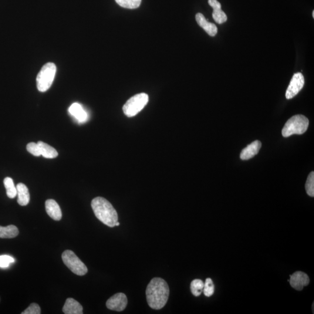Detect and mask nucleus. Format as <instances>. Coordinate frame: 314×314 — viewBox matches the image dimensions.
<instances>
[{"label":"nucleus","instance_id":"f257e3e1","mask_svg":"<svg viewBox=\"0 0 314 314\" xmlns=\"http://www.w3.org/2000/svg\"><path fill=\"white\" fill-rule=\"evenodd\" d=\"M170 295V288L166 281L160 278H154L146 289L148 306L154 310H160L166 305Z\"/></svg>","mask_w":314,"mask_h":314},{"label":"nucleus","instance_id":"f03ea898","mask_svg":"<svg viewBox=\"0 0 314 314\" xmlns=\"http://www.w3.org/2000/svg\"><path fill=\"white\" fill-rule=\"evenodd\" d=\"M92 207L96 217L104 224L113 228L118 220L117 212L106 198L97 197L92 201Z\"/></svg>","mask_w":314,"mask_h":314},{"label":"nucleus","instance_id":"7ed1b4c3","mask_svg":"<svg viewBox=\"0 0 314 314\" xmlns=\"http://www.w3.org/2000/svg\"><path fill=\"white\" fill-rule=\"evenodd\" d=\"M309 121L303 115H296L287 121L282 129L283 137H288L293 134H302L308 129Z\"/></svg>","mask_w":314,"mask_h":314},{"label":"nucleus","instance_id":"20e7f679","mask_svg":"<svg viewBox=\"0 0 314 314\" xmlns=\"http://www.w3.org/2000/svg\"><path fill=\"white\" fill-rule=\"evenodd\" d=\"M57 71L55 63H49L44 65L38 76H37V87L40 92H45L52 85Z\"/></svg>","mask_w":314,"mask_h":314},{"label":"nucleus","instance_id":"39448f33","mask_svg":"<svg viewBox=\"0 0 314 314\" xmlns=\"http://www.w3.org/2000/svg\"><path fill=\"white\" fill-rule=\"evenodd\" d=\"M148 102L146 93L137 94L127 101L123 107V111L127 117H133L140 113Z\"/></svg>","mask_w":314,"mask_h":314},{"label":"nucleus","instance_id":"423d86ee","mask_svg":"<svg viewBox=\"0 0 314 314\" xmlns=\"http://www.w3.org/2000/svg\"><path fill=\"white\" fill-rule=\"evenodd\" d=\"M62 259L67 267L77 275L83 276L88 272L85 264L71 251H64L62 254Z\"/></svg>","mask_w":314,"mask_h":314},{"label":"nucleus","instance_id":"0eeeda50","mask_svg":"<svg viewBox=\"0 0 314 314\" xmlns=\"http://www.w3.org/2000/svg\"><path fill=\"white\" fill-rule=\"evenodd\" d=\"M305 85V78L303 74L300 72L296 73L292 77L291 81L286 90V98L287 99H291L295 97Z\"/></svg>","mask_w":314,"mask_h":314},{"label":"nucleus","instance_id":"6e6552de","mask_svg":"<svg viewBox=\"0 0 314 314\" xmlns=\"http://www.w3.org/2000/svg\"><path fill=\"white\" fill-rule=\"evenodd\" d=\"M127 305V299L123 293H118L114 295L107 300L106 306L111 310L116 312H123Z\"/></svg>","mask_w":314,"mask_h":314},{"label":"nucleus","instance_id":"1a4fd4ad","mask_svg":"<svg viewBox=\"0 0 314 314\" xmlns=\"http://www.w3.org/2000/svg\"><path fill=\"white\" fill-rule=\"evenodd\" d=\"M289 282L293 289L300 291L303 289L304 287L309 285L310 278L306 273L298 271L290 276Z\"/></svg>","mask_w":314,"mask_h":314},{"label":"nucleus","instance_id":"9d476101","mask_svg":"<svg viewBox=\"0 0 314 314\" xmlns=\"http://www.w3.org/2000/svg\"><path fill=\"white\" fill-rule=\"evenodd\" d=\"M46 210L47 214L55 221H60L62 218V211L58 203L53 199L46 201Z\"/></svg>","mask_w":314,"mask_h":314},{"label":"nucleus","instance_id":"9b49d317","mask_svg":"<svg viewBox=\"0 0 314 314\" xmlns=\"http://www.w3.org/2000/svg\"><path fill=\"white\" fill-rule=\"evenodd\" d=\"M208 4L214 9L213 12H212V17L216 22L218 24H222L227 21V16L221 9L220 2H218L217 0H208Z\"/></svg>","mask_w":314,"mask_h":314},{"label":"nucleus","instance_id":"f8f14e48","mask_svg":"<svg viewBox=\"0 0 314 314\" xmlns=\"http://www.w3.org/2000/svg\"><path fill=\"white\" fill-rule=\"evenodd\" d=\"M195 19L198 25L203 29L210 36H215L218 32L217 27L214 23L208 22L205 16L201 13H197Z\"/></svg>","mask_w":314,"mask_h":314},{"label":"nucleus","instance_id":"ddd939ff","mask_svg":"<svg viewBox=\"0 0 314 314\" xmlns=\"http://www.w3.org/2000/svg\"><path fill=\"white\" fill-rule=\"evenodd\" d=\"M261 147V143L258 140L253 141L251 144L243 149L241 154V158L243 160H248L254 157L258 153Z\"/></svg>","mask_w":314,"mask_h":314},{"label":"nucleus","instance_id":"4468645a","mask_svg":"<svg viewBox=\"0 0 314 314\" xmlns=\"http://www.w3.org/2000/svg\"><path fill=\"white\" fill-rule=\"evenodd\" d=\"M63 313L65 314H82L83 307L76 300L72 298L66 300L63 309Z\"/></svg>","mask_w":314,"mask_h":314},{"label":"nucleus","instance_id":"2eb2a0df","mask_svg":"<svg viewBox=\"0 0 314 314\" xmlns=\"http://www.w3.org/2000/svg\"><path fill=\"white\" fill-rule=\"evenodd\" d=\"M69 112L72 116L79 122L80 123H83L86 122L88 118L85 110L79 103H73L69 107Z\"/></svg>","mask_w":314,"mask_h":314},{"label":"nucleus","instance_id":"dca6fc26","mask_svg":"<svg viewBox=\"0 0 314 314\" xmlns=\"http://www.w3.org/2000/svg\"><path fill=\"white\" fill-rule=\"evenodd\" d=\"M17 195H18V202L20 205L25 206L30 201V194L28 188L23 184L16 185Z\"/></svg>","mask_w":314,"mask_h":314},{"label":"nucleus","instance_id":"f3484780","mask_svg":"<svg viewBox=\"0 0 314 314\" xmlns=\"http://www.w3.org/2000/svg\"><path fill=\"white\" fill-rule=\"evenodd\" d=\"M18 235V229L15 225H8L5 227L0 226V238L12 239Z\"/></svg>","mask_w":314,"mask_h":314},{"label":"nucleus","instance_id":"a211bd4d","mask_svg":"<svg viewBox=\"0 0 314 314\" xmlns=\"http://www.w3.org/2000/svg\"><path fill=\"white\" fill-rule=\"evenodd\" d=\"M40 147V153L43 156L46 158H55L59 155L58 152L50 145L43 141H39L38 143Z\"/></svg>","mask_w":314,"mask_h":314},{"label":"nucleus","instance_id":"6ab92c4d","mask_svg":"<svg viewBox=\"0 0 314 314\" xmlns=\"http://www.w3.org/2000/svg\"><path fill=\"white\" fill-rule=\"evenodd\" d=\"M4 184L7 196L10 198H14L17 195V191L12 179L9 177L5 178Z\"/></svg>","mask_w":314,"mask_h":314},{"label":"nucleus","instance_id":"aec40b11","mask_svg":"<svg viewBox=\"0 0 314 314\" xmlns=\"http://www.w3.org/2000/svg\"><path fill=\"white\" fill-rule=\"evenodd\" d=\"M204 285V283L201 280H193L190 284V290L192 294L195 297L200 296L202 292L203 291Z\"/></svg>","mask_w":314,"mask_h":314},{"label":"nucleus","instance_id":"412c9836","mask_svg":"<svg viewBox=\"0 0 314 314\" xmlns=\"http://www.w3.org/2000/svg\"><path fill=\"white\" fill-rule=\"evenodd\" d=\"M116 1L122 7L128 9H136L139 7L141 0H116Z\"/></svg>","mask_w":314,"mask_h":314},{"label":"nucleus","instance_id":"4be33fe9","mask_svg":"<svg viewBox=\"0 0 314 314\" xmlns=\"http://www.w3.org/2000/svg\"><path fill=\"white\" fill-rule=\"evenodd\" d=\"M306 190L307 194L310 197L314 196V172H312L307 178L306 184Z\"/></svg>","mask_w":314,"mask_h":314},{"label":"nucleus","instance_id":"5701e85b","mask_svg":"<svg viewBox=\"0 0 314 314\" xmlns=\"http://www.w3.org/2000/svg\"><path fill=\"white\" fill-rule=\"evenodd\" d=\"M214 285L211 278H207L204 283L203 292L207 297H211L214 293Z\"/></svg>","mask_w":314,"mask_h":314},{"label":"nucleus","instance_id":"b1692460","mask_svg":"<svg viewBox=\"0 0 314 314\" xmlns=\"http://www.w3.org/2000/svg\"><path fill=\"white\" fill-rule=\"evenodd\" d=\"M15 259L12 256L4 255H0V267L1 268H7L10 264L14 262Z\"/></svg>","mask_w":314,"mask_h":314},{"label":"nucleus","instance_id":"393cba45","mask_svg":"<svg viewBox=\"0 0 314 314\" xmlns=\"http://www.w3.org/2000/svg\"><path fill=\"white\" fill-rule=\"evenodd\" d=\"M26 148L29 153L35 155V156L39 157L41 155L38 143H29L27 145Z\"/></svg>","mask_w":314,"mask_h":314},{"label":"nucleus","instance_id":"a878e982","mask_svg":"<svg viewBox=\"0 0 314 314\" xmlns=\"http://www.w3.org/2000/svg\"><path fill=\"white\" fill-rule=\"evenodd\" d=\"M41 314V309L40 306L36 303H32L22 314Z\"/></svg>","mask_w":314,"mask_h":314},{"label":"nucleus","instance_id":"bb28decb","mask_svg":"<svg viewBox=\"0 0 314 314\" xmlns=\"http://www.w3.org/2000/svg\"><path fill=\"white\" fill-rule=\"evenodd\" d=\"M120 225V223H119V222H116V226H119Z\"/></svg>","mask_w":314,"mask_h":314},{"label":"nucleus","instance_id":"cd10ccee","mask_svg":"<svg viewBox=\"0 0 314 314\" xmlns=\"http://www.w3.org/2000/svg\"><path fill=\"white\" fill-rule=\"evenodd\" d=\"M313 18H314V11L313 12Z\"/></svg>","mask_w":314,"mask_h":314}]
</instances>
